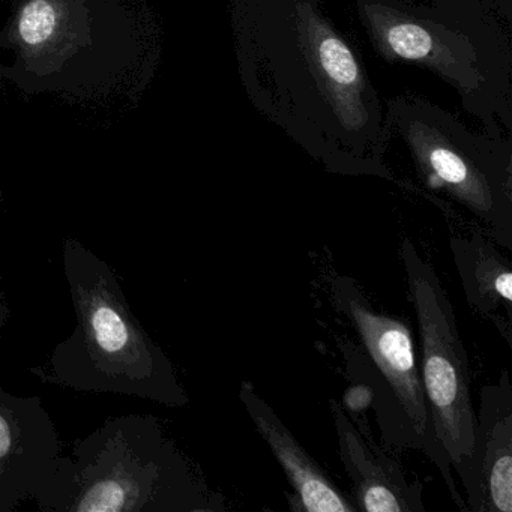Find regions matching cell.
Instances as JSON below:
<instances>
[{"label":"cell","mask_w":512,"mask_h":512,"mask_svg":"<svg viewBox=\"0 0 512 512\" xmlns=\"http://www.w3.org/2000/svg\"><path fill=\"white\" fill-rule=\"evenodd\" d=\"M53 512L221 511L190 458L152 415L109 418L62 455L35 499Z\"/></svg>","instance_id":"1"},{"label":"cell","mask_w":512,"mask_h":512,"mask_svg":"<svg viewBox=\"0 0 512 512\" xmlns=\"http://www.w3.org/2000/svg\"><path fill=\"white\" fill-rule=\"evenodd\" d=\"M77 325L52 352L49 382L77 392L140 398L185 407L190 397L169 356L134 316L115 272L77 239L62 248Z\"/></svg>","instance_id":"2"},{"label":"cell","mask_w":512,"mask_h":512,"mask_svg":"<svg viewBox=\"0 0 512 512\" xmlns=\"http://www.w3.org/2000/svg\"><path fill=\"white\" fill-rule=\"evenodd\" d=\"M409 301L418 323L422 388L430 415L434 466L442 473L452 500L466 511L452 470L472 449L475 409L470 395L469 358L461 340L454 305L436 269L419 253L412 239L400 248Z\"/></svg>","instance_id":"3"},{"label":"cell","mask_w":512,"mask_h":512,"mask_svg":"<svg viewBox=\"0 0 512 512\" xmlns=\"http://www.w3.org/2000/svg\"><path fill=\"white\" fill-rule=\"evenodd\" d=\"M331 299L358 335L373 371L376 415L389 448L422 451L434 460L430 415L406 320L383 313L349 277H335Z\"/></svg>","instance_id":"4"},{"label":"cell","mask_w":512,"mask_h":512,"mask_svg":"<svg viewBox=\"0 0 512 512\" xmlns=\"http://www.w3.org/2000/svg\"><path fill=\"white\" fill-rule=\"evenodd\" d=\"M472 449L454 470L466 511L512 512V383L502 370L479 391Z\"/></svg>","instance_id":"5"},{"label":"cell","mask_w":512,"mask_h":512,"mask_svg":"<svg viewBox=\"0 0 512 512\" xmlns=\"http://www.w3.org/2000/svg\"><path fill=\"white\" fill-rule=\"evenodd\" d=\"M61 454L58 433L40 398L0 388V512L35 499Z\"/></svg>","instance_id":"6"},{"label":"cell","mask_w":512,"mask_h":512,"mask_svg":"<svg viewBox=\"0 0 512 512\" xmlns=\"http://www.w3.org/2000/svg\"><path fill=\"white\" fill-rule=\"evenodd\" d=\"M341 463L352 484L358 511L425 512L422 485L410 481L400 461L374 440L364 418L337 400L329 401Z\"/></svg>","instance_id":"7"},{"label":"cell","mask_w":512,"mask_h":512,"mask_svg":"<svg viewBox=\"0 0 512 512\" xmlns=\"http://www.w3.org/2000/svg\"><path fill=\"white\" fill-rule=\"evenodd\" d=\"M239 400L244 404L257 433L284 470L292 493H286L292 511L355 512L352 497L347 496L308 454L275 410L256 394L250 383L242 382Z\"/></svg>","instance_id":"8"},{"label":"cell","mask_w":512,"mask_h":512,"mask_svg":"<svg viewBox=\"0 0 512 512\" xmlns=\"http://www.w3.org/2000/svg\"><path fill=\"white\" fill-rule=\"evenodd\" d=\"M451 253L469 307L512 347V265L481 229L451 236Z\"/></svg>","instance_id":"9"},{"label":"cell","mask_w":512,"mask_h":512,"mask_svg":"<svg viewBox=\"0 0 512 512\" xmlns=\"http://www.w3.org/2000/svg\"><path fill=\"white\" fill-rule=\"evenodd\" d=\"M317 56L329 79L341 88L355 89L359 85V70L349 47L334 35L317 40Z\"/></svg>","instance_id":"10"},{"label":"cell","mask_w":512,"mask_h":512,"mask_svg":"<svg viewBox=\"0 0 512 512\" xmlns=\"http://www.w3.org/2000/svg\"><path fill=\"white\" fill-rule=\"evenodd\" d=\"M386 43L392 52L407 61H421L430 55L433 41L430 35L418 25L398 23L386 32Z\"/></svg>","instance_id":"11"},{"label":"cell","mask_w":512,"mask_h":512,"mask_svg":"<svg viewBox=\"0 0 512 512\" xmlns=\"http://www.w3.org/2000/svg\"><path fill=\"white\" fill-rule=\"evenodd\" d=\"M8 316H10V310H8L7 305L0 302V329L7 325Z\"/></svg>","instance_id":"12"}]
</instances>
